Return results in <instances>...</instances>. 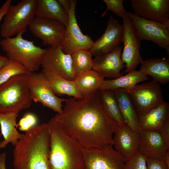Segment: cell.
Wrapping results in <instances>:
<instances>
[{"instance_id":"obj_1","label":"cell","mask_w":169,"mask_h":169,"mask_svg":"<svg viewBox=\"0 0 169 169\" xmlns=\"http://www.w3.org/2000/svg\"><path fill=\"white\" fill-rule=\"evenodd\" d=\"M62 113L54 117L65 132L83 148L114 144L113 135L119 126L103 110L99 90L82 99H67Z\"/></svg>"},{"instance_id":"obj_2","label":"cell","mask_w":169,"mask_h":169,"mask_svg":"<svg viewBox=\"0 0 169 169\" xmlns=\"http://www.w3.org/2000/svg\"><path fill=\"white\" fill-rule=\"evenodd\" d=\"M14 146V169H50L48 123H42L26 131Z\"/></svg>"},{"instance_id":"obj_3","label":"cell","mask_w":169,"mask_h":169,"mask_svg":"<svg viewBox=\"0 0 169 169\" xmlns=\"http://www.w3.org/2000/svg\"><path fill=\"white\" fill-rule=\"evenodd\" d=\"M48 124L50 169H84L82 148L65 132L61 124L54 117Z\"/></svg>"},{"instance_id":"obj_4","label":"cell","mask_w":169,"mask_h":169,"mask_svg":"<svg viewBox=\"0 0 169 169\" xmlns=\"http://www.w3.org/2000/svg\"><path fill=\"white\" fill-rule=\"evenodd\" d=\"M28 76L16 75L0 84V114L19 113L30 106L32 100Z\"/></svg>"},{"instance_id":"obj_5","label":"cell","mask_w":169,"mask_h":169,"mask_svg":"<svg viewBox=\"0 0 169 169\" xmlns=\"http://www.w3.org/2000/svg\"><path fill=\"white\" fill-rule=\"evenodd\" d=\"M0 45L8 59L19 62L30 73L38 70L46 51L23 38L22 35L4 38Z\"/></svg>"},{"instance_id":"obj_6","label":"cell","mask_w":169,"mask_h":169,"mask_svg":"<svg viewBox=\"0 0 169 169\" xmlns=\"http://www.w3.org/2000/svg\"><path fill=\"white\" fill-rule=\"evenodd\" d=\"M37 0H22L10 5L4 16L0 33L4 38L22 35L36 16Z\"/></svg>"},{"instance_id":"obj_7","label":"cell","mask_w":169,"mask_h":169,"mask_svg":"<svg viewBox=\"0 0 169 169\" xmlns=\"http://www.w3.org/2000/svg\"><path fill=\"white\" fill-rule=\"evenodd\" d=\"M136 35L140 41L149 40L160 48L166 50L169 54V21L161 23L141 18L133 13L128 12Z\"/></svg>"},{"instance_id":"obj_8","label":"cell","mask_w":169,"mask_h":169,"mask_svg":"<svg viewBox=\"0 0 169 169\" xmlns=\"http://www.w3.org/2000/svg\"><path fill=\"white\" fill-rule=\"evenodd\" d=\"M82 149L84 169H125V163L128 160L112 145H107L100 148H82Z\"/></svg>"},{"instance_id":"obj_9","label":"cell","mask_w":169,"mask_h":169,"mask_svg":"<svg viewBox=\"0 0 169 169\" xmlns=\"http://www.w3.org/2000/svg\"><path fill=\"white\" fill-rule=\"evenodd\" d=\"M28 80L32 100L41 103L58 114L62 113V103L67 99L59 98L54 94L47 79L42 72L31 73Z\"/></svg>"},{"instance_id":"obj_10","label":"cell","mask_w":169,"mask_h":169,"mask_svg":"<svg viewBox=\"0 0 169 169\" xmlns=\"http://www.w3.org/2000/svg\"><path fill=\"white\" fill-rule=\"evenodd\" d=\"M126 91L138 115L146 114L164 101L160 84L154 80L137 84Z\"/></svg>"},{"instance_id":"obj_11","label":"cell","mask_w":169,"mask_h":169,"mask_svg":"<svg viewBox=\"0 0 169 169\" xmlns=\"http://www.w3.org/2000/svg\"><path fill=\"white\" fill-rule=\"evenodd\" d=\"M77 3L76 0H71L68 23L60 45L64 53L70 55L78 50H90L94 42L90 36L82 33L78 25L75 15Z\"/></svg>"},{"instance_id":"obj_12","label":"cell","mask_w":169,"mask_h":169,"mask_svg":"<svg viewBox=\"0 0 169 169\" xmlns=\"http://www.w3.org/2000/svg\"><path fill=\"white\" fill-rule=\"evenodd\" d=\"M28 27L32 33L42 40L43 45L52 48L60 45L66 29L65 26L59 21L37 16Z\"/></svg>"},{"instance_id":"obj_13","label":"cell","mask_w":169,"mask_h":169,"mask_svg":"<svg viewBox=\"0 0 169 169\" xmlns=\"http://www.w3.org/2000/svg\"><path fill=\"white\" fill-rule=\"evenodd\" d=\"M122 41L123 48L121 54L122 60L125 64V72L135 70L143 60L140 52L141 41L137 38L132 21L128 16L122 19Z\"/></svg>"},{"instance_id":"obj_14","label":"cell","mask_w":169,"mask_h":169,"mask_svg":"<svg viewBox=\"0 0 169 169\" xmlns=\"http://www.w3.org/2000/svg\"><path fill=\"white\" fill-rule=\"evenodd\" d=\"M41 66L43 69L67 80L73 81L75 78L71 55L64 53L60 45L56 48L49 46L46 49Z\"/></svg>"},{"instance_id":"obj_15","label":"cell","mask_w":169,"mask_h":169,"mask_svg":"<svg viewBox=\"0 0 169 169\" xmlns=\"http://www.w3.org/2000/svg\"><path fill=\"white\" fill-rule=\"evenodd\" d=\"M123 27L112 16L102 35L94 43L90 49L95 57L107 54L120 46L122 41Z\"/></svg>"},{"instance_id":"obj_16","label":"cell","mask_w":169,"mask_h":169,"mask_svg":"<svg viewBox=\"0 0 169 169\" xmlns=\"http://www.w3.org/2000/svg\"><path fill=\"white\" fill-rule=\"evenodd\" d=\"M134 13L146 19L161 23L169 21V0H131Z\"/></svg>"},{"instance_id":"obj_17","label":"cell","mask_w":169,"mask_h":169,"mask_svg":"<svg viewBox=\"0 0 169 169\" xmlns=\"http://www.w3.org/2000/svg\"><path fill=\"white\" fill-rule=\"evenodd\" d=\"M122 49L120 45L107 54L95 57L92 69L104 78L115 79L121 76V71L125 66L121 58Z\"/></svg>"},{"instance_id":"obj_18","label":"cell","mask_w":169,"mask_h":169,"mask_svg":"<svg viewBox=\"0 0 169 169\" xmlns=\"http://www.w3.org/2000/svg\"><path fill=\"white\" fill-rule=\"evenodd\" d=\"M140 140V132L133 131L125 123L114 133V149L128 160L138 151Z\"/></svg>"},{"instance_id":"obj_19","label":"cell","mask_w":169,"mask_h":169,"mask_svg":"<svg viewBox=\"0 0 169 169\" xmlns=\"http://www.w3.org/2000/svg\"><path fill=\"white\" fill-rule=\"evenodd\" d=\"M138 151L147 158L161 159L168 147L158 131L141 129Z\"/></svg>"},{"instance_id":"obj_20","label":"cell","mask_w":169,"mask_h":169,"mask_svg":"<svg viewBox=\"0 0 169 169\" xmlns=\"http://www.w3.org/2000/svg\"><path fill=\"white\" fill-rule=\"evenodd\" d=\"M114 92L124 123L133 131L140 132L138 115L128 93L121 89Z\"/></svg>"},{"instance_id":"obj_21","label":"cell","mask_w":169,"mask_h":169,"mask_svg":"<svg viewBox=\"0 0 169 169\" xmlns=\"http://www.w3.org/2000/svg\"><path fill=\"white\" fill-rule=\"evenodd\" d=\"M138 116L141 130L158 131L169 119V103L164 101L146 114Z\"/></svg>"},{"instance_id":"obj_22","label":"cell","mask_w":169,"mask_h":169,"mask_svg":"<svg viewBox=\"0 0 169 169\" xmlns=\"http://www.w3.org/2000/svg\"><path fill=\"white\" fill-rule=\"evenodd\" d=\"M140 70L162 84L169 81V60L166 58L143 60Z\"/></svg>"},{"instance_id":"obj_23","label":"cell","mask_w":169,"mask_h":169,"mask_svg":"<svg viewBox=\"0 0 169 169\" xmlns=\"http://www.w3.org/2000/svg\"><path fill=\"white\" fill-rule=\"evenodd\" d=\"M148 79L147 76L141 71L134 70L116 79L105 80L99 90L114 91L121 89L126 91L130 90L139 82Z\"/></svg>"},{"instance_id":"obj_24","label":"cell","mask_w":169,"mask_h":169,"mask_svg":"<svg viewBox=\"0 0 169 169\" xmlns=\"http://www.w3.org/2000/svg\"><path fill=\"white\" fill-rule=\"evenodd\" d=\"M42 72L47 79L56 95H66L76 99L83 98L73 80H67L44 69Z\"/></svg>"},{"instance_id":"obj_25","label":"cell","mask_w":169,"mask_h":169,"mask_svg":"<svg viewBox=\"0 0 169 169\" xmlns=\"http://www.w3.org/2000/svg\"><path fill=\"white\" fill-rule=\"evenodd\" d=\"M18 113H8L0 114V125L1 133L3 140L0 142V148H5L9 143L14 146L23 134L17 130L16 119Z\"/></svg>"},{"instance_id":"obj_26","label":"cell","mask_w":169,"mask_h":169,"mask_svg":"<svg viewBox=\"0 0 169 169\" xmlns=\"http://www.w3.org/2000/svg\"><path fill=\"white\" fill-rule=\"evenodd\" d=\"M104 80L103 76L92 69L75 78L73 81L83 98L99 90Z\"/></svg>"},{"instance_id":"obj_27","label":"cell","mask_w":169,"mask_h":169,"mask_svg":"<svg viewBox=\"0 0 169 169\" xmlns=\"http://www.w3.org/2000/svg\"><path fill=\"white\" fill-rule=\"evenodd\" d=\"M36 16L56 20L66 28L68 23V14L58 0H37Z\"/></svg>"},{"instance_id":"obj_28","label":"cell","mask_w":169,"mask_h":169,"mask_svg":"<svg viewBox=\"0 0 169 169\" xmlns=\"http://www.w3.org/2000/svg\"><path fill=\"white\" fill-rule=\"evenodd\" d=\"M101 107L107 115L119 126L125 123L121 115L114 91L99 90Z\"/></svg>"},{"instance_id":"obj_29","label":"cell","mask_w":169,"mask_h":169,"mask_svg":"<svg viewBox=\"0 0 169 169\" xmlns=\"http://www.w3.org/2000/svg\"><path fill=\"white\" fill-rule=\"evenodd\" d=\"M71 55L75 78L84 72L92 69L93 55L90 50H78Z\"/></svg>"},{"instance_id":"obj_30","label":"cell","mask_w":169,"mask_h":169,"mask_svg":"<svg viewBox=\"0 0 169 169\" xmlns=\"http://www.w3.org/2000/svg\"><path fill=\"white\" fill-rule=\"evenodd\" d=\"M31 73L19 62L8 59L0 69V84L15 75L20 74L28 75Z\"/></svg>"},{"instance_id":"obj_31","label":"cell","mask_w":169,"mask_h":169,"mask_svg":"<svg viewBox=\"0 0 169 169\" xmlns=\"http://www.w3.org/2000/svg\"><path fill=\"white\" fill-rule=\"evenodd\" d=\"M107 5L106 9L102 14L101 17H104L108 10L112 11L117 16L122 19L128 16V12L123 5V0H103Z\"/></svg>"},{"instance_id":"obj_32","label":"cell","mask_w":169,"mask_h":169,"mask_svg":"<svg viewBox=\"0 0 169 169\" xmlns=\"http://www.w3.org/2000/svg\"><path fill=\"white\" fill-rule=\"evenodd\" d=\"M147 158L138 151L125 162V169H146Z\"/></svg>"},{"instance_id":"obj_33","label":"cell","mask_w":169,"mask_h":169,"mask_svg":"<svg viewBox=\"0 0 169 169\" xmlns=\"http://www.w3.org/2000/svg\"><path fill=\"white\" fill-rule=\"evenodd\" d=\"M37 122L36 116L32 113H28L20 120L17 125L20 131L26 132L36 126Z\"/></svg>"},{"instance_id":"obj_34","label":"cell","mask_w":169,"mask_h":169,"mask_svg":"<svg viewBox=\"0 0 169 169\" xmlns=\"http://www.w3.org/2000/svg\"><path fill=\"white\" fill-rule=\"evenodd\" d=\"M146 169H169L163 158L156 159L147 158L146 160Z\"/></svg>"},{"instance_id":"obj_35","label":"cell","mask_w":169,"mask_h":169,"mask_svg":"<svg viewBox=\"0 0 169 169\" xmlns=\"http://www.w3.org/2000/svg\"><path fill=\"white\" fill-rule=\"evenodd\" d=\"M158 131L166 144L169 147V119L166 121Z\"/></svg>"},{"instance_id":"obj_36","label":"cell","mask_w":169,"mask_h":169,"mask_svg":"<svg viewBox=\"0 0 169 169\" xmlns=\"http://www.w3.org/2000/svg\"><path fill=\"white\" fill-rule=\"evenodd\" d=\"M12 1L7 0L0 8V23L2 19L4 17L5 13L9 6L11 5ZM1 40L0 39V42Z\"/></svg>"},{"instance_id":"obj_37","label":"cell","mask_w":169,"mask_h":169,"mask_svg":"<svg viewBox=\"0 0 169 169\" xmlns=\"http://www.w3.org/2000/svg\"><path fill=\"white\" fill-rule=\"evenodd\" d=\"M65 11L68 14L70 9L71 0H58Z\"/></svg>"},{"instance_id":"obj_38","label":"cell","mask_w":169,"mask_h":169,"mask_svg":"<svg viewBox=\"0 0 169 169\" xmlns=\"http://www.w3.org/2000/svg\"><path fill=\"white\" fill-rule=\"evenodd\" d=\"M6 154L5 152L0 154V169H6Z\"/></svg>"},{"instance_id":"obj_39","label":"cell","mask_w":169,"mask_h":169,"mask_svg":"<svg viewBox=\"0 0 169 169\" xmlns=\"http://www.w3.org/2000/svg\"><path fill=\"white\" fill-rule=\"evenodd\" d=\"M8 59L7 56L0 55V69L6 63Z\"/></svg>"},{"instance_id":"obj_40","label":"cell","mask_w":169,"mask_h":169,"mask_svg":"<svg viewBox=\"0 0 169 169\" xmlns=\"http://www.w3.org/2000/svg\"><path fill=\"white\" fill-rule=\"evenodd\" d=\"M163 159L167 166V167L169 168V150H167L165 154Z\"/></svg>"}]
</instances>
